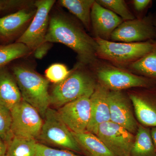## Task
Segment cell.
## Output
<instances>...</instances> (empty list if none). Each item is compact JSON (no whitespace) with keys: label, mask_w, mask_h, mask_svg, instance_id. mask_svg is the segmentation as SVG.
Wrapping results in <instances>:
<instances>
[{"label":"cell","mask_w":156,"mask_h":156,"mask_svg":"<svg viewBox=\"0 0 156 156\" xmlns=\"http://www.w3.org/2000/svg\"><path fill=\"white\" fill-rule=\"evenodd\" d=\"M44 42L66 45L77 53V62L84 65L89 66L97 58L98 44L95 38L75 20L64 15L50 17Z\"/></svg>","instance_id":"1"},{"label":"cell","mask_w":156,"mask_h":156,"mask_svg":"<svg viewBox=\"0 0 156 156\" xmlns=\"http://www.w3.org/2000/svg\"><path fill=\"white\" fill-rule=\"evenodd\" d=\"M98 82L88 66L77 62L69 75L50 93V105L61 107L83 96L90 97Z\"/></svg>","instance_id":"2"},{"label":"cell","mask_w":156,"mask_h":156,"mask_svg":"<svg viewBox=\"0 0 156 156\" xmlns=\"http://www.w3.org/2000/svg\"><path fill=\"white\" fill-rule=\"evenodd\" d=\"M98 83L110 91H125L156 86V82L97 58L89 66Z\"/></svg>","instance_id":"3"},{"label":"cell","mask_w":156,"mask_h":156,"mask_svg":"<svg viewBox=\"0 0 156 156\" xmlns=\"http://www.w3.org/2000/svg\"><path fill=\"white\" fill-rule=\"evenodd\" d=\"M13 72L23 100L36 109L44 119L50 105L49 81L23 66H14Z\"/></svg>","instance_id":"4"},{"label":"cell","mask_w":156,"mask_h":156,"mask_svg":"<svg viewBox=\"0 0 156 156\" xmlns=\"http://www.w3.org/2000/svg\"><path fill=\"white\" fill-rule=\"evenodd\" d=\"M94 38L98 44L97 58L122 68H125L150 53L156 45L155 41L128 43Z\"/></svg>","instance_id":"5"},{"label":"cell","mask_w":156,"mask_h":156,"mask_svg":"<svg viewBox=\"0 0 156 156\" xmlns=\"http://www.w3.org/2000/svg\"><path fill=\"white\" fill-rule=\"evenodd\" d=\"M44 119L38 139L71 151L83 152L72 132L62 120L57 110L49 108Z\"/></svg>","instance_id":"6"},{"label":"cell","mask_w":156,"mask_h":156,"mask_svg":"<svg viewBox=\"0 0 156 156\" xmlns=\"http://www.w3.org/2000/svg\"><path fill=\"white\" fill-rule=\"evenodd\" d=\"M14 136L37 140L44 120L36 109L23 100L11 110Z\"/></svg>","instance_id":"7"},{"label":"cell","mask_w":156,"mask_h":156,"mask_svg":"<svg viewBox=\"0 0 156 156\" xmlns=\"http://www.w3.org/2000/svg\"><path fill=\"white\" fill-rule=\"evenodd\" d=\"M156 32L150 13L142 19L124 21L112 34L110 41L116 42L141 43L156 40Z\"/></svg>","instance_id":"8"},{"label":"cell","mask_w":156,"mask_h":156,"mask_svg":"<svg viewBox=\"0 0 156 156\" xmlns=\"http://www.w3.org/2000/svg\"><path fill=\"white\" fill-rule=\"evenodd\" d=\"M55 3L54 0H38L34 5L36 11L27 29L17 42L22 43L34 50L44 41L49 27V13Z\"/></svg>","instance_id":"9"},{"label":"cell","mask_w":156,"mask_h":156,"mask_svg":"<svg viewBox=\"0 0 156 156\" xmlns=\"http://www.w3.org/2000/svg\"><path fill=\"white\" fill-rule=\"evenodd\" d=\"M95 135L115 156H131L135 135L109 121L99 126Z\"/></svg>","instance_id":"10"},{"label":"cell","mask_w":156,"mask_h":156,"mask_svg":"<svg viewBox=\"0 0 156 156\" xmlns=\"http://www.w3.org/2000/svg\"><path fill=\"white\" fill-rule=\"evenodd\" d=\"M128 90L127 93L140 124L148 128L156 127V86Z\"/></svg>","instance_id":"11"},{"label":"cell","mask_w":156,"mask_h":156,"mask_svg":"<svg viewBox=\"0 0 156 156\" xmlns=\"http://www.w3.org/2000/svg\"><path fill=\"white\" fill-rule=\"evenodd\" d=\"M110 121L136 134L138 124L132 110V104L125 91H109L108 97Z\"/></svg>","instance_id":"12"},{"label":"cell","mask_w":156,"mask_h":156,"mask_svg":"<svg viewBox=\"0 0 156 156\" xmlns=\"http://www.w3.org/2000/svg\"><path fill=\"white\" fill-rule=\"evenodd\" d=\"M90 97L80 98L57 110L62 120L73 133L87 131L90 119Z\"/></svg>","instance_id":"13"},{"label":"cell","mask_w":156,"mask_h":156,"mask_svg":"<svg viewBox=\"0 0 156 156\" xmlns=\"http://www.w3.org/2000/svg\"><path fill=\"white\" fill-rule=\"evenodd\" d=\"M123 21L121 17L95 1L91 14V31L93 37L110 41L112 34Z\"/></svg>","instance_id":"14"},{"label":"cell","mask_w":156,"mask_h":156,"mask_svg":"<svg viewBox=\"0 0 156 156\" xmlns=\"http://www.w3.org/2000/svg\"><path fill=\"white\" fill-rule=\"evenodd\" d=\"M109 91L98 83L90 97V119L87 131L95 134L100 125L110 121L108 100Z\"/></svg>","instance_id":"15"},{"label":"cell","mask_w":156,"mask_h":156,"mask_svg":"<svg viewBox=\"0 0 156 156\" xmlns=\"http://www.w3.org/2000/svg\"><path fill=\"white\" fill-rule=\"evenodd\" d=\"M22 100L14 75L5 68H0V105L11 110Z\"/></svg>","instance_id":"16"},{"label":"cell","mask_w":156,"mask_h":156,"mask_svg":"<svg viewBox=\"0 0 156 156\" xmlns=\"http://www.w3.org/2000/svg\"><path fill=\"white\" fill-rule=\"evenodd\" d=\"M36 11L23 9L0 18V35L6 37L14 35L34 17Z\"/></svg>","instance_id":"17"},{"label":"cell","mask_w":156,"mask_h":156,"mask_svg":"<svg viewBox=\"0 0 156 156\" xmlns=\"http://www.w3.org/2000/svg\"><path fill=\"white\" fill-rule=\"evenodd\" d=\"M73 134L83 152L88 155L115 156L95 134L88 131Z\"/></svg>","instance_id":"18"},{"label":"cell","mask_w":156,"mask_h":156,"mask_svg":"<svg viewBox=\"0 0 156 156\" xmlns=\"http://www.w3.org/2000/svg\"><path fill=\"white\" fill-rule=\"evenodd\" d=\"M95 0H60L59 3L73 14L84 27L91 31V10Z\"/></svg>","instance_id":"19"},{"label":"cell","mask_w":156,"mask_h":156,"mask_svg":"<svg viewBox=\"0 0 156 156\" xmlns=\"http://www.w3.org/2000/svg\"><path fill=\"white\" fill-rule=\"evenodd\" d=\"M131 156H156V148L152 139L150 128L139 124Z\"/></svg>","instance_id":"20"},{"label":"cell","mask_w":156,"mask_h":156,"mask_svg":"<svg viewBox=\"0 0 156 156\" xmlns=\"http://www.w3.org/2000/svg\"><path fill=\"white\" fill-rule=\"evenodd\" d=\"M123 69L156 82V45L150 53Z\"/></svg>","instance_id":"21"},{"label":"cell","mask_w":156,"mask_h":156,"mask_svg":"<svg viewBox=\"0 0 156 156\" xmlns=\"http://www.w3.org/2000/svg\"><path fill=\"white\" fill-rule=\"evenodd\" d=\"M37 140L14 136L7 147L8 156H35Z\"/></svg>","instance_id":"22"},{"label":"cell","mask_w":156,"mask_h":156,"mask_svg":"<svg viewBox=\"0 0 156 156\" xmlns=\"http://www.w3.org/2000/svg\"><path fill=\"white\" fill-rule=\"evenodd\" d=\"M30 50L26 45L19 42L0 46V68L14 59L27 55Z\"/></svg>","instance_id":"23"},{"label":"cell","mask_w":156,"mask_h":156,"mask_svg":"<svg viewBox=\"0 0 156 156\" xmlns=\"http://www.w3.org/2000/svg\"><path fill=\"white\" fill-rule=\"evenodd\" d=\"M96 2L121 17L124 21L136 18L124 0H96Z\"/></svg>","instance_id":"24"},{"label":"cell","mask_w":156,"mask_h":156,"mask_svg":"<svg viewBox=\"0 0 156 156\" xmlns=\"http://www.w3.org/2000/svg\"><path fill=\"white\" fill-rule=\"evenodd\" d=\"M12 124L11 110L0 105V136L7 145L14 136Z\"/></svg>","instance_id":"25"},{"label":"cell","mask_w":156,"mask_h":156,"mask_svg":"<svg viewBox=\"0 0 156 156\" xmlns=\"http://www.w3.org/2000/svg\"><path fill=\"white\" fill-rule=\"evenodd\" d=\"M71 73L65 65L55 63L51 65L45 71V76L49 82L58 84L64 80Z\"/></svg>","instance_id":"26"},{"label":"cell","mask_w":156,"mask_h":156,"mask_svg":"<svg viewBox=\"0 0 156 156\" xmlns=\"http://www.w3.org/2000/svg\"><path fill=\"white\" fill-rule=\"evenodd\" d=\"M35 156H81L67 150H58L37 142Z\"/></svg>","instance_id":"27"},{"label":"cell","mask_w":156,"mask_h":156,"mask_svg":"<svg viewBox=\"0 0 156 156\" xmlns=\"http://www.w3.org/2000/svg\"><path fill=\"white\" fill-rule=\"evenodd\" d=\"M133 14L136 18L142 19L147 15V11L153 5L151 0H133L131 2Z\"/></svg>","instance_id":"28"},{"label":"cell","mask_w":156,"mask_h":156,"mask_svg":"<svg viewBox=\"0 0 156 156\" xmlns=\"http://www.w3.org/2000/svg\"><path fill=\"white\" fill-rule=\"evenodd\" d=\"M51 47L52 43L44 42L34 50V56L37 59H41L47 54Z\"/></svg>","instance_id":"29"},{"label":"cell","mask_w":156,"mask_h":156,"mask_svg":"<svg viewBox=\"0 0 156 156\" xmlns=\"http://www.w3.org/2000/svg\"><path fill=\"white\" fill-rule=\"evenodd\" d=\"M21 2V1L0 0V11L17 6Z\"/></svg>","instance_id":"30"},{"label":"cell","mask_w":156,"mask_h":156,"mask_svg":"<svg viewBox=\"0 0 156 156\" xmlns=\"http://www.w3.org/2000/svg\"><path fill=\"white\" fill-rule=\"evenodd\" d=\"M7 144L3 141V140L0 136V156L5 155L7 154Z\"/></svg>","instance_id":"31"},{"label":"cell","mask_w":156,"mask_h":156,"mask_svg":"<svg viewBox=\"0 0 156 156\" xmlns=\"http://www.w3.org/2000/svg\"><path fill=\"white\" fill-rule=\"evenodd\" d=\"M151 134L153 142L156 148V127H153L151 129Z\"/></svg>","instance_id":"32"},{"label":"cell","mask_w":156,"mask_h":156,"mask_svg":"<svg viewBox=\"0 0 156 156\" xmlns=\"http://www.w3.org/2000/svg\"><path fill=\"white\" fill-rule=\"evenodd\" d=\"M153 14V24L155 28L156 32V11Z\"/></svg>","instance_id":"33"},{"label":"cell","mask_w":156,"mask_h":156,"mask_svg":"<svg viewBox=\"0 0 156 156\" xmlns=\"http://www.w3.org/2000/svg\"><path fill=\"white\" fill-rule=\"evenodd\" d=\"M2 156H8L7 155V154L5 155Z\"/></svg>","instance_id":"34"}]
</instances>
